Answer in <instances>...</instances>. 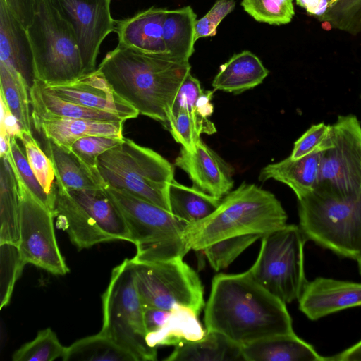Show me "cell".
I'll return each instance as SVG.
<instances>
[{
    "mask_svg": "<svg viewBox=\"0 0 361 361\" xmlns=\"http://www.w3.org/2000/svg\"><path fill=\"white\" fill-rule=\"evenodd\" d=\"M207 330V329H206ZM165 361L244 360L242 346L223 334L207 331L203 338L175 346Z\"/></svg>",
    "mask_w": 361,
    "mask_h": 361,
    "instance_id": "28",
    "label": "cell"
},
{
    "mask_svg": "<svg viewBox=\"0 0 361 361\" xmlns=\"http://www.w3.org/2000/svg\"><path fill=\"white\" fill-rule=\"evenodd\" d=\"M296 4L304 8L307 3L309 1V0H295Z\"/></svg>",
    "mask_w": 361,
    "mask_h": 361,
    "instance_id": "50",
    "label": "cell"
},
{
    "mask_svg": "<svg viewBox=\"0 0 361 361\" xmlns=\"http://www.w3.org/2000/svg\"><path fill=\"white\" fill-rule=\"evenodd\" d=\"M66 347L51 329L40 330L36 337L21 345L12 356L13 361H53L63 358Z\"/></svg>",
    "mask_w": 361,
    "mask_h": 361,
    "instance_id": "35",
    "label": "cell"
},
{
    "mask_svg": "<svg viewBox=\"0 0 361 361\" xmlns=\"http://www.w3.org/2000/svg\"><path fill=\"white\" fill-rule=\"evenodd\" d=\"M241 6L255 20L270 25L288 24L295 15L293 0H242Z\"/></svg>",
    "mask_w": 361,
    "mask_h": 361,
    "instance_id": "38",
    "label": "cell"
},
{
    "mask_svg": "<svg viewBox=\"0 0 361 361\" xmlns=\"http://www.w3.org/2000/svg\"><path fill=\"white\" fill-rule=\"evenodd\" d=\"M75 33L85 75L94 71L99 47L115 30L110 0H51Z\"/></svg>",
    "mask_w": 361,
    "mask_h": 361,
    "instance_id": "13",
    "label": "cell"
},
{
    "mask_svg": "<svg viewBox=\"0 0 361 361\" xmlns=\"http://www.w3.org/2000/svg\"><path fill=\"white\" fill-rule=\"evenodd\" d=\"M287 219L285 209L273 193L243 182L222 198L212 214L189 224L183 239L189 251H199L231 237L263 236L284 227Z\"/></svg>",
    "mask_w": 361,
    "mask_h": 361,
    "instance_id": "3",
    "label": "cell"
},
{
    "mask_svg": "<svg viewBox=\"0 0 361 361\" xmlns=\"http://www.w3.org/2000/svg\"><path fill=\"white\" fill-rule=\"evenodd\" d=\"M35 130L43 137L50 139L71 150L73 142L91 135L123 138L122 121H99L56 116L32 115Z\"/></svg>",
    "mask_w": 361,
    "mask_h": 361,
    "instance_id": "17",
    "label": "cell"
},
{
    "mask_svg": "<svg viewBox=\"0 0 361 361\" xmlns=\"http://www.w3.org/2000/svg\"><path fill=\"white\" fill-rule=\"evenodd\" d=\"M63 361H136L128 352L100 331L66 347Z\"/></svg>",
    "mask_w": 361,
    "mask_h": 361,
    "instance_id": "33",
    "label": "cell"
},
{
    "mask_svg": "<svg viewBox=\"0 0 361 361\" xmlns=\"http://www.w3.org/2000/svg\"><path fill=\"white\" fill-rule=\"evenodd\" d=\"M171 310L144 307V322L147 334L160 329L170 314Z\"/></svg>",
    "mask_w": 361,
    "mask_h": 361,
    "instance_id": "47",
    "label": "cell"
},
{
    "mask_svg": "<svg viewBox=\"0 0 361 361\" xmlns=\"http://www.w3.org/2000/svg\"><path fill=\"white\" fill-rule=\"evenodd\" d=\"M247 361H324L314 347L295 333L262 338L242 346Z\"/></svg>",
    "mask_w": 361,
    "mask_h": 361,
    "instance_id": "22",
    "label": "cell"
},
{
    "mask_svg": "<svg viewBox=\"0 0 361 361\" xmlns=\"http://www.w3.org/2000/svg\"><path fill=\"white\" fill-rule=\"evenodd\" d=\"M56 201L54 210L57 226L67 232L72 243L78 249L111 241L87 212L56 180Z\"/></svg>",
    "mask_w": 361,
    "mask_h": 361,
    "instance_id": "18",
    "label": "cell"
},
{
    "mask_svg": "<svg viewBox=\"0 0 361 361\" xmlns=\"http://www.w3.org/2000/svg\"><path fill=\"white\" fill-rule=\"evenodd\" d=\"M298 201L299 226L308 240L336 255H361V194L340 196L315 188Z\"/></svg>",
    "mask_w": 361,
    "mask_h": 361,
    "instance_id": "4",
    "label": "cell"
},
{
    "mask_svg": "<svg viewBox=\"0 0 361 361\" xmlns=\"http://www.w3.org/2000/svg\"><path fill=\"white\" fill-rule=\"evenodd\" d=\"M174 164L188 174L193 187L209 195L222 198L233 188V169L202 140L194 152L181 147Z\"/></svg>",
    "mask_w": 361,
    "mask_h": 361,
    "instance_id": "15",
    "label": "cell"
},
{
    "mask_svg": "<svg viewBox=\"0 0 361 361\" xmlns=\"http://www.w3.org/2000/svg\"><path fill=\"white\" fill-rule=\"evenodd\" d=\"M6 159L16 169L32 194L54 214L56 200L49 196L39 184L16 137H11V152Z\"/></svg>",
    "mask_w": 361,
    "mask_h": 361,
    "instance_id": "41",
    "label": "cell"
},
{
    "mask_svg": "<svg viewBox=\"0 0 361 361\" xmlns=\"http://www.w3.org/2000/svg\"><path fill=\"white\" fill-rule=\"evenodd\" d=\"M198 316L189 307L173 306L161 327L147 334V344L157 348L158 346H177L201 340L207 330L203 329Z\"/></svg>",
    "mask_w": 361,
    "mask_h": 361,
    "instance_id": "26",
    "label": "cell"
},
{
    "mask_svg": "<svg viewBox=\"0 0 361 361\" xmlns=\"http://www.w3.org/2000/svg\"><path fill=\"white\" fill-rule=\"evenodd\" d=\"M307 240L295 224H286L263 235L258 257L247 271L284 303L298 300L307 281L304 265V247Z\"/></svg>",
    "mask_w": 361,
    "mask_h": 361,
    "instance_id": "9",
    "label": "cell"
},
{
    "mask_svg": "<svg viewBox=\"0 0 361 361\" xmlns=\"http://www.w3.org/2000/svg\"><path fill=\"white\" fill-rule=\"evenodd\" d=\"M1 129L5 130L8 135L19 140L23 129L17 118L9 110L4 100L1 98Z\"/></svg>",
    "mask_w": 361,
    "mask_h": 361,
    "instance_id": "48",
    "label": "cell"
},
{
    "mask_svg": "<svg viewBox=\"0 0 361 361\" xmlns=\"http://www.w3.org/2000/svg\"><path fill=\"white\" fill-rule=\"evenodd\" d=\"M1 96L18 120L23 130L32 133L30 86L16 71L0 62Z\"/></svg>",
    "mask_w": 361,
    "mask_h": 361,
    "instance_id": "32",
    "label": "cell"
},
{
    "mask_svg": "<svg viewBox=\"0 0 361 361\" xmlns=\"http://www.w3.org/2000/svg\"><path fill=\"white\" fill-rule=\"evenodd\" d=\"M331 146L321 161L316 188L340 195L361 194V124L353 114L340 115L331 125Z\"/></svg>",
    "mask_w": 361,
    "mask_h": 361,
    "instance_id": "12",
    "label": "cell"
},
{
    "mask_svg": "<svg viewBox=\"0 0 361 361\" xmlns=\"http://www.w3.org/2000/svg\"><path fill=\"white\" fill-rule=\"evenodd\" d=\"M13 16L25 28L31 24L38 0H0Z\"/></svg>",
    "mask_w": 361,
    "mask_h": 361,
    "instance_id": "46",
    "label": "cell"
},
{
    "mask_svg": "<svg viewBox=\"0 0 361 361\" xmlns=\"http://www.w3.org/2000/svg\"><path fill=\"white\" fill-rule=\"evenodd\" d=\"M45 151L51 159L56 180L68 191L104 187L106 183L96 178L78 157L50 139L44 138Z\"/></svg>",
    "mask_w": 361,
    "mask_h": 361,
    "instance_id": "29",
    "label": "cell"
},
{
    "mask_svg": "<svg viewBox=\"0 0 361 361\" xmlns=\"http://www.w3.org/2000/svg\"><path fill=\"white\" fill-rule=\"evenodd\" d=\"M222 198L209 195L193 186L180 184L174 178L169 183L171 212L188 224L197 222L209 216L219 206Z\"/></svg>",
    "mask_w": 361,
    "mask_h": 361,
    "instance_id": "30",
    "label": "cell"
},
{
    "mask_svg": "<svg viewBox=\"0 0 361 361\" xmlns=\"http://www.w3.org/2000/svg\"><path fill=\"white\" fill-rule=\"evenodd\" d=\"M164 126L176 142L190 152L195 151L202 133L211 135L216 131L215 126L208 118L188 111H180L170 116Z\"/></svg>",
    "mask_w": 361,
    "mask_h": 361,
    "instance_id": "34",
    "label": "cell"
},
{
    "mask_svg": "<svg viewBox=\"0 0 361 361\" xmlns=\"http://www.w3.org/2000/svg\"><path fill=\"white\" fill-rule=\"evenodd\" d=\"M104 187L71 190L69 192L112 240L130 242L123 216Z\"/></svg>",
    "mask_w": 361,
    "mask_h": 361,
    "instance_id": "23",
    "label": "cell"
},
{
    "mask_svg": "<svg viewBox=\"0 0 361 361\" xmlns=\"http://www.w3.org/2000/svg\"><path fill=\"white\" fill-rule=\"evenodd\" d=\"M325 150H317L299 159L288 157L262 169L259 180L274 179L288 185L298 200L312 192L317 186L320 164Z\"/></svg>",
    "mask_w": 361,
    "mask_h": 361,
    "instance_id": "21",
    "label": "cell"
},
{
    "mask_svg": "<svg viewBox=\"0 0 361 361\" xmlns=\"http://www.w3.org/2000/svg\"><path fill=\"white\" fill-rule=\"evenodd\" d=\"M361 361V340L350 348L330 357L324 361Z\"/></svg>",
    "mask_w": 361,
    "mask_h": 361,
    "instance_id": "49",
    "label": "cell"
},
{
    "mask_svg": "<svg viewBox=\"0 0 361 361\" xmlns=\"http://www.w3.org/2000/svg\"><path fill=\"white\" fill-rule=\"evenodd\" d=\"M196 14L190 6L167 10L163 23V38L168 58L177 62H189L195 51Z\"/></svg>",
    "mask_w": 361,
    "mask_h": 361,
    "instance_id": "27",
    "label": "cell"
},
{
    "mask_svg": "<svg viewBox=\"0 0 361 361\" xmlns=\"http://www.w3.org/2000/svg\"><path fill=\"white\" fill-rule=\"evenodd\" d=\"M123 139L102 135L87 136L73 142L71 150L96 178L104 182L99 172L98 158Z\"/></svg>",
    "mask_w": 361,
    "mask_h": 361,
    "instance_id": "40",
    "label": "cell"
},
{
    "mask_svg": "<svg viewBox=\"0 0 361 361\" xmlns=\"http://www.w3.org/2000/svg\"><path fill=\"white\" fill-rule=\"evenodd\" d=\"M268 74L260 59L246 50L220 66L212 85L214 90L237 94L260 85Z\"/></svg>",
    "mask_w": 361,
    "mask_h": 361,
    "instance_id": "24",
    "label": "cell"
},
{
    "mask_svg": "<svg viewBox=\"0 0 361 361\" xmlns=\"http://www.w3.org/2000/svg\"><path fill=\"white\" fill-rule=\"evenodd\" d=\"M298 303L300 310L312 321L361 307V283L317 277L306 282Z\"/></svg>",
    "mask_w": 361,
    "mask_h": 361,
    "instance_id": "16",
    "label": "cell"
},
{
    "mask_svg": "<svg viewBox=\"0 0 361 361\" xmlns=\"http://www.w3.org/2000/svg\"><path fill=\"white\" fill-rule=\"evenodd\" d=\"M331 125L323 122L310 126L294 143L289 156L299 159L317 150H326L331 146Z\"/></svg>",
    "mask_w": 361,
    "mask_h": 361,
    "instance_id": "43",
    "label": "cell"
},
{
    "mask_svg": "<svg viewBox=\"0 0 361 361\" xmlns=\"http://www.w3.org/2000/svg\"><path fill=\"white\" fill-rule=\"evenodd\" d=\"M27 32L34 57L36 80L61 84L85 75L73 30L51 0H38Z\"/></svg>",
    "mask_w": 361,
    "mask_h": 361,
    "instance_id": "7",
    "label": "cell"
},
{
    "mask_svg": "<svg viewBox=\"0 0 361 361\" xmlns=\"http://www.w3.org/2000/svg\"><path fill=\"white\" fill-rule=\"evenodd\" d=\"M30 98L32 115L125 122L114 113L83 106L63 99L48 91L43 82L36 79L30 87Z\"/></svg>",
    "mask_w": 361,
    "mask_h": 361,
    "instance_id": "25",
    "label": "cell"
},
{
    "mask_svg": "<svg viewBox=\"0 0 361 361\" xmlns=\"http://www.w3.org/2000/svg\"><path fill=\"white\" fill-rule=\"evenodd\" d=\"M235 6L233 0H217L212 8L195 25V42L202 37H213L217 32V27L223 19L233 11Z\"/></svg>",
    "mask_w": 361,
    "mask_h": 361,
    "instance_id": "45",
    "label": "cell"
},
{
    "mask_svg": "<svg viewBox=\"0 0 361 361\" xmlns=\"http://www.w3.org/2000/svg\"><path fill=\"white\" fill-rule=\"evenodd\" d=\"M203 92L200 81L190 72L178 90L167 119L180 111L199 113L197 104Z\"/></svg>",
    "mask_w": 361,
    "mask_h": 361,
    "instance_id": "44",
    "label": "cell"
},
{
    "mask_svg": "<svg viewBox=\"0 0 361 361\" xmlns=\"http://www.w3.org/2000/svg\"><path fill=\"white\" fill-rule=\"evenodd\" d=\"M97 69L139 114L164 125L191 66L189 62L144 54L118 44L106 55Z\"/></svg>",
    "mask_w": 361,
    "mask_h": 361,
    "instance_id": "2",
    "label": "cell"
},
{
    "mask_svg": "<svg viewBox=\"0 0 361 361\" xmlns=\"http://www.w3.org/2000/svg\"><path fill=\"white\" fill-rule=\"evenodd\" d=\"M98 169L106 185L171 212L169 186L174 167L153 149L123 137L99 157Z\"/></svg>",
    "mask_w": 361,
    "mask_h": 361,
    "instance_id": "6",
    "label": "cell"
},
{
    "mask_svg": "<svg viewBox=\"0 0 361 361\" xmlns=\"http://www.w3.org/2000/svg\"><path fill=\"white\" fill-rule=\"evenodd\" d=\"M20 240V201L13 169L5 158L0 166V244L18 245Z\"/></svg>",
    "mask_w": 361,
    "mask_h": 361,
    "instance_id": "31",
    "label": "cell"
},
{
    "mask_svg": "<svg viewBox=\"0 0 361 361\" xmlns=\"http://www.w3.org/2000/svg\"><path fill=\"white\" fill-rule=\"evenodd\" d=\"M0 62L18 72L31 87L34 57L27 30L0 1Z\"/></svg>",
    "mask_w": 361,
    "mask_h": 361,
    "instance_id": "20",
    "label": "cell"
},
{
    "mask_svg": "<svg viewBox=\"0 0 361 361\" xmlns=\"http://www.w3.org/2000/svg\"><path fill=\"white\" fill-rule=\"evenodd\" d=\"M11 166L20 201L18 249L22 260L25 264H34L53 274L65 275L69 269L57 243L54 215L32 194L16 169Z\"/></svg>",
    "mask_w": 361,
    "mask_h": 361,
    "instance_id": "11",
    "label": "cell"
},
{
    "mask_svg": "<svg viewBox=\"0 0 361 361\" xmlns=\"http://www.w3.org/2000/svg\"><path fill=\"white\" fill-rule=\"evenodd\" d=\"M262 237L259 234L231 237L212 243L202 251L213 269L219 271L228 267L244 250Z\"/></svg>",
    "mask_w": 361,
    "mask_h": 361,
    "instance_id": "37",
    "label": "cell"
},
{
    "mask_svg": "<svg viewBox=\"0 0 361 361\" xmlns=\"http://www.w3.org/2000/svg\"><path fill=\"white\" fill-rule=\"evenodd\" d=\"M22 142L28 163L45 192L56 200V176L53 164L33 137L32 133L23 130Z\"/></svg>",
    "mask_w": 361,
    "mask_h": 361,
    "instance_id": "36",
    "label": "cell"
},
{
    "mask_svg": "<svg viewBox=\"0 0 361 361\" xmlns=\"http://www.w3.org/2000/svg\"><path fill=\"white\" fill-rule=\"evenodd\" d=\"M318 20L334 29L357 35L361 32V0H334Z\"/></svg>",
    "mask_w": 361,
    "mask_h": 361,
    "instance_id": "39",
    "label": "cell"
},
{
    "mask_svg": "<svg viewBox=\"0 0 361 361\" xmlns=\"http://www.w3.org/2000/svg\"><path fill=\"white\" fill-rule=\"evenodd\" d=\"M166 9L151 7L135 16L116 22L118 44L140 52L168 58L163 38Z\"/></svg>",
    "mask_w": 361,
    "mask_h": 361,
    "instance_id": "19",
    "label": "cell"
},
{
    "mask_svg": "<svg viewBox=\"0 0 361 361\" xmlns=\"http://www.w3.org/2000/svg\"><path fill=\"white\" fill-rule=\"evenodd\" d=\"M44 86L48 91L63 99L83 106L114 113L125 121L137 118L139 115L133 106L113 90L97 68L69 82L44 84Z\"/></svg>",
    "mask_w": 361,
    "mask_h": 361,
    "instance_id": "14",
    "label": "cell"
},
{
    "mask_svg": "<svg viewBox=\"0 0 361 361\" xmlns=\"http://www.w3.org/2000/svg\"><path fill=\"white\" fill-rule=\"evenodd\" d=\"M101 333L131 354L136 361H155L157 348L146 341L144 307L135 283L130 259H125L111 271L102 295Z\"/></svg>",
    "mask_w": 361,
    "mask_h": 361,
    "instance_id": "8",
    "label": "cell"
},
{
    "mask_svg": "<svg viewBox=\"0 0 361 361\" xmlns=\"http://www.w3.org/2000/svg\"><path fill=\"white\" fill-rule=\"evenodd\" d=\"M136 247L134 262H154L183 258L189 252L183 239L188 223L171 212L126 191L107 185Z\"/></svg>",
    "mask_w": 361,
    "mask_h": 361,
    "instance_id": "5",
    "label": "cell"
},
{
    "mask_svg": "<svg viewBox=\"0 0 361 361\" xmlns=\"http://www.w3.org/2000/svg\"><path fill=\"white\" fill-rule=\"evenodd\" d=\"M286 305L247 271L219 274L212 279L204 306V325L207 331L219 332L241 346L267 337L293 334Z\"/></svg>",
    "mask_w": 361,
    "mask_h": 361,
    "instance_id": "1",
    "label": "cell"
},
{
    "mask_svg": "<svg viewBox=\"0 0 361 361\" xmlns=\"http://www.w3.org/2000/svg\"><path fill=\"white\" fill-rule=\"evenodd\" d=\"M183 259L154 262L130 259L143 307L171 310L182 305L200 314L206 304L204 287L197 271Z\"/></svg>",
    "mask_w": 361,
    "mask_h": 361,
    "instance_id": "10",
    "label": "cell"
},
{
    "mask_svg": "<svg viewBox=\"0 0 361 361\" xmlns=\"http://www.w3.org/2000/svg\"><path fill=\"white\" fill-rule=\"evenodd\" d=\"M1 266V308L6 306L10 300L16 281L25 264L22 260L18 246L12 244H0Z\"/></svg>",
    "mask_w": 361,
    "mask_h": 361,
    "instance_id": "42",
    "label": "cell"
}]
</instances>
